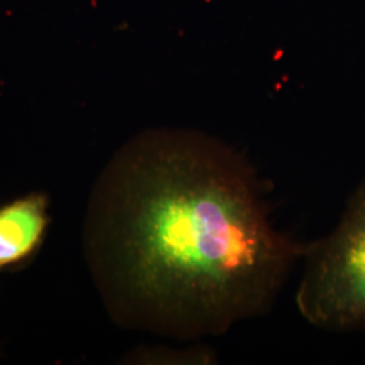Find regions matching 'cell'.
<instances>
[{
  "mask_svg": "<svg viewBox=\"0 0 365 365\" xmlns=\"http://www.w3.org/2000/svg\"><path fill=\"white\" fill-rule=\"evenodd\" d=\"M248 158L207 133L150 131L106 170L93 253L123 325L180 341L265 317L307 242L271 221Z\"/></svg>",
  "mask_w": 365,
  "mask_h": 365,
  "instance_id": "obj_1",
  "label": "cell"
},
{
  "mask_svg": "<svg viewBox=\"0 0 365 365\" xmlns=\"http://www.w3.org/2000/svg\"><path fill=\"white\" fill-rule=\"evenodd\" d=\"M295 295L300 317L327 331L365 329V180L346 202L339 226L307 242Z\"/></svg>",
  "mask_w": 365,
  "mask_h": 365,
  "instance_id": "obj_2",
  "label": "cell"
},
{
  "mask_svg": "<svg viewBox=\"0 0 365 365\" xmlns=\"http://www.w3.org/2000/svg\"><path fill=\"white\" fill-rule=\"evenodd\" d=\"M41 194L16 199L0 207V268L29 259L39 248L49 218Z\"/></svg>",
  "mask_w": 365,
  "mask_h": 365,
  "instance_id": "obj_3",
  "label": "cell"
}]
</instances>
